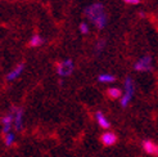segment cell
I'll return each mask as SVG.
<instances>
[{
  "label": "cell",
  "mask_w": 158,
  "mask_h": 157,
  "mask_svg": "<svg viewBox=\"0 0 158 157\" xmlns=\"http://www.w3.org/2000/svg\"><path fill=\"white\" fill-rule=\"evenodd\" d=\"M134 81H132V78L130 76H127L125 78V93H123V95L121 98V106L125 108V107H127L129 103H130V100L132 99V95H134Z\"/></svg>",
  "instance_id": "7a4b0ae2"
},
{
  "label": "cell",
  "mask_w": 158,
  "mask_h": 157,
  "mask_svg": "<svg viewBox=\"0 0 158 157\" xmlns=\"http://www.w3.org/2000/svg\"><path fill=\"white\" fill-rule=\"evenodd\" d=\"M107 94H108L109 98L117 99V98H120V97L122 95V91L118 89V88H109V89L107 90Z\"/></svg>",
  "instance_id": "8fae6325"
},
{
  "label": "cell",
  "mask_w": 158,
  "mask_h": 157,
  "mask_svg": "<svg viewBox=\"0 0 158 157\" xmlns=\"http://www.w3.org/2000/svg\"><path fill=\"white\" fill-rule=\"evenodd\" d=\"M95 119H97V122H98V125L102 128V129H109L110 128V124H109V121L107 120V117L102 113L100 111H98L97 113H95Z\"/></svg>",
  "instance_id": "30bf717a"
},
{
  "label": "cell",
  "mask_w": 158,
  "mask_h": 157,
  "mask_svg": "<svg viewBox=\"0 0 158 157\" xmlns=\"http://www.w3.org/2000/svg\"><path fill=\"white\" fill-rule=\"evenodd\" d=\"M134 68L139 72H147L152 68V57L151 56H144L136 61V63L134 65Z\"/></svg>",
  "instance_id": "5b68a950"
},
{
  "label": "cell",
  "mask_w": 158,
  "mask_h": 157,
  "mask_svg": "<svg viewBox=\"0 0 158 157\" xmlns=\"http://www.w3.org/2000/svg\"><path fill=\"white\" fill-rule=\"evenodd\" d=\"M23 70H25V63H19L17 67L13 68L12 71L8 74L6 80H8V81H13V80H15V78H18V77L21 76V74L23 72Z\"/></svg>",
  "instance_id": "9c48e42d"
},
{
  "label": "cell",
  "mask_w": 158,
  "mask_h": 157,
  "mask_svg": "<svg viewBox=\"0 0 158 157\" xmlns=\"http://www.w3.org/2000/svg\"><path fill=\"white\" fill-rule=\"evenodd\" d=\"M13 121H14V117H13V113L9 112L8 115H5L3 119H2V124H3V133L6 135L8 133H10V129H12V125H13Z\"/></svg>",
  "instance_id": "ba28073f"
},
{
  "label": "cell",
  "mask_w": 158,
  "mask_h": 157,
  "mask_svg": "<svg viewBox=\"0 0 158 157\" xmlns=\"http://www.w3.org/2000/svg\"><path fill=\"white\" fill-rule=\"evenodd\" d=\"M73 70H75V65H73L72 59H64L57 65V72L60 77L69 76L73 72Z\"/></svg>",
  "instance_id": "3957f363"
},
{
  "label": "cell",
  "mask_w": 158,
  "mask_h": 157,
  "mask_svg": "<svg viewBox=\"0 0 158 157\" xmlns=\"http://www.w3.org/2000/svg\"><path fill=\"white\" fill-rule=\"evenodd\" d=\"M84 13L86 15V18H88L93 25H95L99 30L106 28V26H107V14H106L103 4L94 3L89 6H86Z\"/></svg>",
  "instance_id": "6da1fadb"
},
{
  "label": "cell",
  "mask_w": 158,
  "mask_h": 157,
  "mask_svg": "<svg viewBox=\"0 0 158 157\" xmlns=\"http://www.w3.org/2000/svg\"><path fill=\"white\" fill-rule=\"evenodd\" d=\"M116 80V77L110 74H102L98 76V81L99 83H113Z\"/></svg>",
  "instance_id": "7c38bea8"
},
{
  "label": "cell",
  "mask_w": 158,
  "mask_h": 157,
  "mask_svg": "<svg viewBox=\"0 0 158 157\" xmlns=\"http://www.w3.org/2000/svg\"><path fill=\"white\" fill-rule=\"evenodd\" d=\"M143 150L148 153V155H152V156H158V146L152 142L149 139L143 140Z\"/></svg>",
  "instance_id": "52a82bcc"
},
{
  "label": "cell",
  "mask_w": 158,
  "mask_h": 157,
  "mask_svg": "<svg viewBox=\"0 0 158 157\" xmlns=\"http://www.w3.org/2000/svg\"><path fill=\"white\" fill-rule=\"evenodd\" d=\"M10 112L13 113V117H14V121H13L14 129L17 131H21L23 128V108L13 106L10 107Z\"/></svg>",
  "instance_id": "277c9868"
},
{
  "label": "cell",
  "mask_w": 158,
  "mask_h": 157,
  "mask_svg": "<svg viewBox=\"0 0 158 157\" xmlns=\"http://www.w3.org/2000/svg\"><path fill=\"white\" fill-rule=\"evenodd\" d=\"M80 32L84 34V35L89 32V25L86 22H81L80 23Z\"/></svg>",
  "instance_id": "2e32d148"
},
{
  "label": "cell",
  "mask_w": 158,
  "mask_h": 157,
  "mask_svg": "<svg viewBox=\"0 0 158 157\" xmlns=\"http://www.w3.org/2000/svg\"><path fill=\"white\" fill-rule=\"evenodd\" d=\"M125 3H127V4H138L140 0H123Z\"/></svg>",
  "instance_id": "e0dca14e"
},
{
  "label": "cell",
  "mask_w": 158,
  "mask_h": 157,
  "mask_svg": "<svg viewBox=\"0 0 158 157\" xmlns=\"http://www.w3.org/2000/svg\"><path fill=\"white\" fill-rule=\"evenodd\" d=\"M104 48H106V40H104V39H100L99 41L95 43V46H94V52H95L97 56H99V54L103 52Z\"/></svg>",
  "instance_id": "4fadbf2b"
},
{
  "label": "cell",
  "mask_w": 158,
  "mask_h": 157,
  "mask_svg": "<svg viewBox=\"0 0 158 157\" xmlns=\"http://www.w3.org/2000/svg\"><path fill=\"white\" fill-rule=\"evenodd\" d=\"M43 43H44V40H43V37L40 35H34L32 37H31V40H30V45L31 46H40Z\"/></svg>",
  "instance_id": "5bb4252c"
},
{
  "label": "cell",
  "mask_w": 158,
  "mask_h": 157,
  "mask_svg": "<svg viewBox=\"0 0 158 157\" xmlns=\"http://www.w3.org/2000/svg\"><path fill=\"white\" fill-rule=\"evenodd\" d=\"M14 139H15V135H14V133H8V134L5 135V139H4V143H5V146L6 147H10V146H13V143H14Z\"/></svg>",
  "instance_id": "9a60e30c"
},
{
  "label": "cell",
  "mask_w": 158,
  "mask_h": 157,
  "mask_svg": "<svg viewBox=\"0 0 158 157\" xmlns=\"http://www.w3.org/2000/svg\"><path fill=\"white\" fill-rule=\"evenodd\" d=\"M100 142L103 143L106 147H110L114 146L117 143V135L112 131H106L104 134H102L100 137Z\"/></svg>",
  "instance_id": "8992f818"
}]
</instances>
